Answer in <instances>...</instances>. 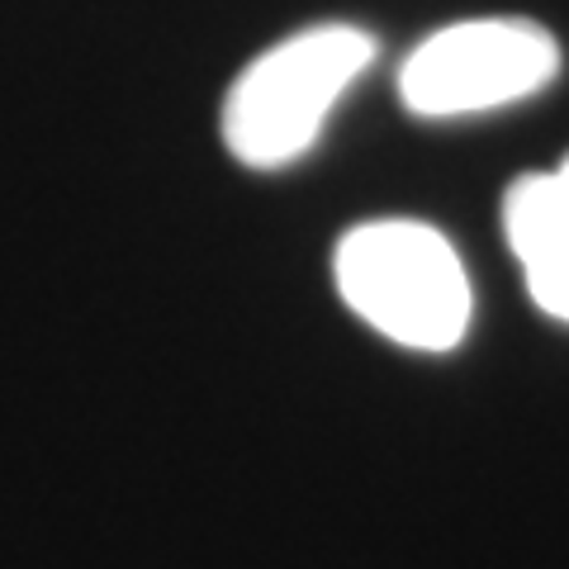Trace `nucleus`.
Masks as SVG:
<instances>
[{
	"label": "nucleus",
	"mask_w": 569,
	"mask_h": 569,
	"mask_svg": "<svg viewBox=\"0 0 569 569\" xmlns=\"http://www.w3.org/2000/svg\"><path fill=\"white\" fill-rule=\"evenodd\" d=\"M370 62L376 39L356 24H313L266 48L223 100L228 152L252 171L299 162Z\"/></svg>",
	"instance_id": "f257e3e1"
},
{
	"label": "nucleus",
	"mask_w": 569,
	"mask_h": 569,
	"mask_svg": "<svg viewBox=\"0 0 569 569\" xmlns=\"http://www.w3.org/2000/svg\"><path fill=\"white\" fill-rule=\"evenodd\" d=\"M342 305L380 337L413 351H451L470 328V276L432 223L376 219L337 242Z\"/></svg>",
	"instance_id": "f03ea898"
},
{
	"label": "nucleus",
	"mask_w": 569,
	"mask_h": 569,
	"mask_svg": "<svg viewBox=\"0 0 569 569\" xmlns=\"http://www.w3.org/2000/svg\"><path fill=\"white\" fill-rule=\"evenodd\" d=\"M560 48L531 20H466L437 29L399 71L403 104L427 119H456L527 100L556 81Z\"/></svg>",
	"instance_id": "7ed1b4c3"
},
{
	"label": "nucleus",
	"mask_w": 569,
	"mask_h": 569,
	"mask_svg": "<svg viewBox=\"0 0 569 569\" xmlns=\"http://www.w3.org/2000/svg\"><path fill=\"white\" fill-rule=\"evenodd\" d=\"M503 228L537 309L569 323V157L508 190Z\"/></svg>",
	"instance_id": "20e7f679"
}]
</instances>
